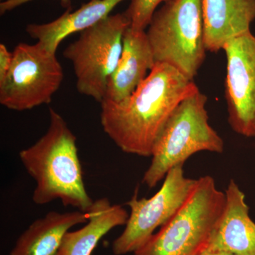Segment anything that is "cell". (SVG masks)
Listing matches in <instances>:
<instances>
[{
  "instance_id": "obj_1",
  "label": "cell",
  "mask_w": 255,
  "mask_h": 255,
  "mask_svg": "<svg viewBox=\"0 0 255 255\" xmlns=\"http://www.w3.org/2000/svg\"><path fill=\"white\" fill-rule=\"evenodd\" d=\"M198 89L175 68L155 63L130 97L120 102L104 100L100 104L104 131L126 153L151 157L174 110Z\"/></svg>"
},
{
  "instance_id": "obj_2",
  "label": "cell",
  "mask_w": 255,
  "mask_h": 255,
  "mask_svg": "<svg viewBox=\"0 0 255 255\" xmlns=\"http://www.w3.org/2000/svg\"><path fill=\"white\" fill-rule=\"evenodd\" d=\"M49 116L46 133L18 153L36 182L32 200L39 206L60 200L63 206L87 212L94 201L84 182L76 136L56 111L50 108Z\"/></svg>"
},
{
  "instance_id": "obj_3",
  "label": "cell",
  "mask_w": 255,
  "mask_h": 255,
  "mask_svg": "<svg viewBox=\"0 0 255 255\" xmlns=\"http://www.w3.org/2000/svg\"><path fill=\"white\" fill-rule=\"evenodd\" d=\"M207 100L198 89L174 110L156 140L152 160L142 178L147 187H155L171 169L184 165L197 152L222 153L224 142L210 125L206 109Z\"/></svg>"
},
{
  "instance_id": "obj_4",
  "label": "cell",
  "mask_w": 255,
  "mask_h": 255,
  "mask_svg": "<svg viewBox=\"0 0 255 255\" xmlns=\"http://www.w3.org/2000/svg\"><path fill=\"white\" fill-rule=\"evenodd\" d=\"M226 193L210 175L197 179L184 205L134 255H200L226 205Z\"/></svg>"
},
{
  "instance_id": "obj_5",
  "label": "cell",
  "mask_w": 255,
  "mask_h": 255,
  "mask_svg": "<svg viewBox=\"0 0 255 255\" xmlns=\"http://www.w3.org/2000/svg\"><path fill=\"white\" fill-rule=\"evenodd\" d=\"M146 31L155 63L194 80L206 58L201 0H171L156 10Z\"/></svg>"
},
{
  "instance_id": "obj_6",
  "label": "cell",
  "mask_w": 255,
  "mask_h": 255,
  "mask_svg": "<svg viewBox=\"0 0 255 255\" xmlns=\"http://www.w3.org/2000/svg\"><path fill=\"white\" fill-rule=\"evenodd\" d=\"M130 26L126 13L110 15L81 32L63 51L71 62L76 87L82 95L102 103L109 81L122 56L124 36Z\"/></svg>"
},
{
  "instance_id": "obj_7",
  "label": "cell",
  "mask_w": 255,
  "mask_h": 255,
  "mask_svg": "<svg viewBox=\"0 0 255 255\" xmlns=\"http://www.w3.org/2000/svg\"><path fill=\"white\" fill-rule=\"evenodd\" d=\"M12 53L9 72L0 82V104L17 112L50 104L64 78L56 53L39 42L18 43Z\"/></svg>"
},
{
  "instance_id": "obj_8",
  "label": "cell",
  "mask_w": 255,
  "mask_h": 255,
  "mask_svg": "<svg viewBox=\"0 0 255 255\" xmlns=\"http://www.w3.org/2000/svg\"><path fill=\"white\" fill-rule=\"evenodd\" d=\"M197 179L184 175L183 165L169 171L163 184L152 197L138 199L137 191L128 201L130 209L123 233L112 244L115 255L134 253L177 214L195 187Z\"/></svg>"
},
{
  "instance_id": "obj_9",
  "label": "cell",
  "mask_w": 255,
  "mask_h": 255,
  "mask_svg": "<svg viewBox=\"0 0 255 255\" xmlns=\"http://www.w3.org/2000/svg\"><path fill=\"white\" fill-rule=\"evenodd\" d=\"M226 53L225 98L228 123L233 131L255 137V36L251 31L233 38Z\"/></svg>"
},
{
  "instance_id": "obj_10",
  "label": "cell",
  "mask_w": 255,
  "mask_h": 255,
  "mask_svg": "<svg viewBox=\"0 0 255 255\" xmlns=\"http://www.w3.org/2000/svg\"><path fill=\"white\" fill-rule=\"evenodd\" d=\"M226 205L206 250L234 255H255V223L246 196L233 179L226 191Z\"/></svg>"
},
{
  "instance_id": "obj_11",
  "label": "cell",
  "mask_w": 255,
  "mask_h": 255,
  "mask_svg": "<svg viewBox=\"0 0 255 255\" xmlns=\"http://www.w3.org/2000/svg\"><path fill=\"white\" fill-rule=\"evenodd\" d=\"M204 43L217 53L233 38L251 31L255 0H201Z\"/></svg>"
},
{
  "instance_id": "obj_12",
  "label": "cell",
  "mask_w": 255,
  "mask_h": 255,
  "mask_svg": "<svg viewBox=\"0 0 255 255\" xmlns=\"http://www.w3.org/2000/svg\"><path fill=\"white\" fill-rule=\"evenodd\" d=\"M155 65L146 31L128 28L124 36L122 56L110 79L104 100L120 102L130 97Z\"/></svg>"
},
{
  "instance_id": "obj_13",
  "label": "cell",
  "mask_w": 255,
  "mask_h": 255,
  "mask_svg": "<svg viewBox=\"0 0 255 255\" xmlns=\"http://www.w3.org/2000/svg\"><path fill=\"white\" fill-rule=\"evenodd\" d=\"M125 0H90L75 11H65L54 21L42 24L31 23L26 31L50 52L56 53L61 42L70 35L85 31L111 15Z\"/></svg>"
},
{
  "instance_id": "obj_14",
  "label": "cell",
  "mask_w": 255,
  "mask_h": 255,
  "mask_svg": "<svg viewBox=\"0 0 255 255\" xmlns=\"http://www.w3.org/2000/svg\"><path fill=\"white\" fill-rule=\"evenodd\" d=\"M88 213L50 211L36 220L18 238L10 255H60L64 236L74 226L86 223Z\"/></svg>"
},
{
  "instance_id": "obj_15",
  "label": "cell",
  "mask_w": 255,
  "mask_h": 255,
  "mask_svg": "<svg viewBox=\"0 0 255 255\" xmlns=\"http://www.w3.org/2000/svg\"><path fill=\"white\" fill-rule=\"evenodd\" d=\"M83 227L64 236L60 255H92L104 236L114 228L126 226L129 215L123 206L112 204L107 198L94 201Z\"/></svg>"
},
{
  "instance_id": "obj_16",
  "label": "cell",
  "mask_w": 255,
  "mask_h": 255,
  "mask_svg": "<svg viewBox=\"0 0 255 255\" xmlns=\"http://www.w3.org/2000/svg\"><path fill=\"white\" fill-rule=\"evenodd\" d=\"M169 1L171 0H130L125 12L130 19V27L136 31H145L157 6Z\"/></svg>"
},
{
  "instance_id": "obj_17",
  "label": "cell",
  "mask_w": 255,
  "mask_h": 255,
  "mask_svg": "<svg viewBox=\"0 0 255 255\" xmlns=\"http://www.w3.org/2000/svg\"><path fill=\"white\" fill-rule=\"evenodd\" d=\"M13 53L3 43L0 44V82L4 80L12 63Z\"/></svg>"
},
{
  "instance_id": "obj_18",
  "label": "cell",
  "mask_w": 255,
  "mask_h": 255,
  "mask_svg": "<svg viewBox=\"0 0 255 255\" xmlns=\"http://www.w3.org/2000/svg\"><path fill=\"white\" fill-rule=\"evenodd\" d=\"M33 0H4L0 3V13L4 14L5 13L16 9L21 5L26 4ZM64 3H66L68 0H61Z\"/></svg>"
},
{
  "instance_id": "obj_19",
  "label": "cell",
  "mask_w": 255,
  "mask_h": 255,
  "mask_svg": "<svg viewBox=\"0 0 255 255\" xmlns=\"http://www.w3.org/2000/svg\"><path fill=\"white\" fill-rule=\"evenodd\" d=\"M200 255H234L231 253H226L222 251H211L205 250Z\"/></svg>"
}]
</instances>
